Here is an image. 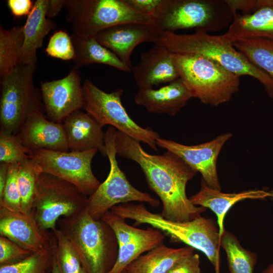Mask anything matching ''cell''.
Masks as SVG:
<instances>
[{
	"mask_svg": "<svg viewBox=\"0 0 273 273\" xmlns=\"http://www.w3.org/2000/svg\"><path fill=\"white\" fill-rule=\"evenodd\" d=\"M114 147L117 155L140 166L149 187L161 200L160 214L164 218L186 222L205 211L206 208L194 205L186 194L187 183L197 172L177 155L168 151L162 155L149 154L140 142L116 129Z\"/></svg>",
	"mask_w": 273,
	"mask_h": 273,
	"instance_id": "6da1fadb",
	"label": "cell"
},
{
	"mask_svg": "<svg viewBox=\"0 0 273 273\" xmlns=\"http://www.w3.org/2000/svg\"><path fill=\"white\" fill-rule=\"evenodd\" d=\"M111 211L125 219L134 220L133 226L149 224L162 232L172 242L184 243L202 252L214 272L220 273V237L217 223L212 219L200 216L186 222H174L150 211L143 204L132 202L116 205Z\"/></svg>",
	"mask_w": 273,
	"mask_h": 273,
	"instance_id": "7a4b0ae2",
	"label": "cell"
},
{
	"mask_svg": "<svg viewBox=\"0 0 273 273\" xmlns=\"http://www.w3.org/2000/svg\"><path fill=\"white\" fill-rule=\"evenodd\" d=\"M57 225L70 241L85 273H108L115 264L118 245L112 228L102 219L93 218L85 210L63 217Z\"/></svg>",
	"mask_w": 273,
	"mask_h": 273,
	"instance_id": "3957f363",
	"label": "cell"
},
{
	"mask_svg": "<svg viewBox=\"0 0 273 273\" xmlns=\"http://www.w3.org/2000/svg\"><path fill=\"white\" fill-rule=\"evenodd\" d=\"M154 43L166 47L172 53L206 57L240 76L254 78L263 85L268 95L273 98V79L250 62L223 35H213L203 32L185 34L164 32L157 35Z\"/></svg>",
	"mask_w": 273,
	"mask_h": 273,
	"instance_id": "277c9868",
	"label": "cell"
},
{
	"mask_svg": "<svg viewBox=\"0 0 273 273\" xmlns=\"http://www.w3.org/2000/svg\"><path fill=\"white\" fill-rule=\"evenodd\" d=\"M234 17L225 0H162L150 26L156 36L193 28L209 33L229 26Z\"/></svg>",
	"mask_w": 273,
	"mask_h": 273,
	"instance_id": "5b68a950",
	"label": "cell"
},
{
	"mask_svg": "<svg viewBox=\"0 0 273 273\" xmlns=\"http://www.w3.org/2000/svg\"><path fill=\"white\" fill-rule=\"evenodd\" d=\"M179 78L193 98L205 105L217 106L239 90L240 76L206 57L171 54Z\"/></svg>",
	"mask_w": 273,
	"mask_h": 273,
	"instance_id": "8992f818",
	"label": "cell"
},
{
	"mask_svg": "<svg viewBox=\"0 0 273 273\" xmlns=\"http://www.w3.org/2000/svg\"><path fill=\"white\" fill-rule=\"evenodd\" d=\"M64 8L73 33L81 37H94L122 24L153 23L152 17L134 10L125 0H65Z\"/></svg>",
	"mask_w": 273,
	"mask_h": 273,
	"instance_id": "52a82bcc",
	"label": "cell"
},
{
	"mask_svg": "<svg viewBox=\"0 0 273 273\" xmlns=\"http://www.w3.org/2000/svg\"><path fill=\"white\" fill-rule=\"evenodd\" d=\"M82 109L94 118L103 127L110 125L130 138L148 145L157 151L156 141L159 134L150 127L144 128L129 116L122 105L123 91L118 88L107 93L86 79L82 85Z\"/></svg>",
	"mask_w": 273,
	"mask_h": 273,
	"instance_id": "ba28073f",
	"label": "cell"
},
{
	"mask_svg": "<svg viewBox=\"0 0 273 273\" xmlns=\"http://www.w3.org/2000/svg\"><path fill=\"white\" fill-rule=\"evenodd\" d=\"M115 130V128L110 126L105 132L107 156L110 163L109 174L96 191L87 197L85 207L88 214L95 219H101L118 204L137 201L147 203L153 207L160 205L159 200L134 188L119 167L114 147Z\"/></svg>",
	"mask_w": 273,
	"mask_h": 273,
	"instance_id": "9c48e42d",
	"label": "cell"
},
{
	"mask_svg": "<svg viewBox=\"0 0 273 273\" xmlns=\"http://www.w3.org/2000/svg\"><path fill=\"white\" fill-rule=\"evenodd\" d=\"M36 64H20L1 78L0 130L16 134L28 114L40 107L33 84Z\"/></svg>",
	"mask_w": 273,
	"mask_h": 273,
	"instance_id": "30bf717a",
	"label": "cell"
},
{
	"mask_svg": "<svg viewBox=\"0 0 273 273\" xmlns=\"http://www.w3.org/2000/svg\"><path fill=\"white\" fill-rule=\"evenodd\" d=\"M87 199L72 184L42 172L38 179L32 213L43 230L52 231L60 218L71 216L83 210Z\"/></svg>",
	"mask_w": 273,
	"mask_h": 273,
	"instance_id": "8fae6325",
	"label": "cell"
},
{
	"mask_svg": "<svg viewBox=\"0 0 273 273\" xmlns=\"http://www.w3.org/2000/svg\"><path fill=\"white\" fill-rule=\"evenodd\" d=\"M98 151L97 149L80 152L40 149L32 150L30 158L37 163L42 172L69 182L88 197L101 184L92 168L93 159Z\"/></svg>",
	"mask_w": 273,
	"mask_h": 273,
	"instance_id": "7c38bea8",
	"label": "cell"
},
{
	"mask_svg": "<svg viewBox=\"0 0 273 273\" xmlns=\"http://www.w3.org/2000/svg\"><path fill=\"white\" fill-rule=\"evenodd\" d=\"M101 219L113 230L118 245L116 261L108 273H121L141 255L164 243L165 235L160 231L153 227L141 229L130 225L111 211Z\"/></svg>",
	"mask_w": 273,
	"mask_h": 273,
	"instance_id": "4fadbf2b",
	"label": "cell"
},
{
	"mask_svg": "<svg viewBox=\"0 0 273 273\" xmlns=\"http://www.w3.org/2000/svg\"><path fill=\"white\" fill-rule=\"evenodd\" d=\"M232 136L230 132L224 133L208 142L192 146L161 138L157 139L156 143L158 147L175 154L191 168L200 173L202 179L210 187L221 190L216 162L222 147Z\"/></svg>",
	"mask_w": 273,
	"mask_h": 273,
	"instance_id": "5bb4252c",
	"label": "cell"
},
{
	"mask_svg": "<svg viewBox=\"0 0 273 273\" xmlns=\"http://www.w3.org/2000/svg\"><path fill=\"white\" fill-rule=\"evenodd\" d=\"M0 235L4 236L32 253L44 256L53 253V233L43 230L33 213L12 211L0 208Z\"/></svg>",
	"mask_w": 273,
	"mask_h": 273,
	"instance_id": "9a60e30c",
	"label": "cell"
},
{
	"mask_svg": "<svg viewBox=\"0 0 273 273\" xmlns=\"http://www.w3.org/2000/svg\"><path fill=\"white\" fill-rule=\"evenodd\" d=\"M41 96L49 120L58 123L82 109V85L79 72L73 68L65 77L41 83Z\"/></svg>",
	"mask_w": 273,
	"mask_h": 273,
	"instance_id": "2e32d148",
	"label": "cell"
},
{
	"mask_svg": "<svg viewBox=\"0 0 273 273\" xmlns=\"http://www.w3.org/2000/svg\"><path fill=\"white\" fill-rule=\"evenodd\" d=\"M16 135L21 144L31 151H69L62 123L47 119L40 107L28 114Z\"/></svg>",
	"mask_w": 273,
	"mask_h": 273,
	"instance_id": "e0dca14e",
	"label": "cell"
},
{
	"mask_svg": "<svg viewBox=\"0 0 273 273\" xmlns=\"http://www.w3.org/2000/svg\"><path fill=\"white\" fill-rule=\"evenodd\" d=\"M94 37L131 69L130 57L135 48L143 42H154L156 35L150 25L125 23L107 28Z\"/></svg>",
	"mask_w": 273,
	"mask_h": 273,
	"instance_id": "ac0fdd59",
	"label": "cell"
},
{
	"mask_svg": "<svg viewBox=\"0 0 273 273\" xmlns=\"http://www.w3.org/2000/svg\"><path fill=\"white\" fill-rule=\"evenodd\" d=\"M171 54L166 47L157 43L141 53L140 63L131 69L139 89L169 83L179 78Z\"/></svg>",
	"mask_w": 273,
	"mask_h": 273,
	"instance_id": "d6986e66",
	"label": "cell"
},
{
	"mask_svg": "<svg viewBox=\"0 0 273 273\" xmlns=\"http://www.w3.org/2000/svg\"><path fill=\"white\" fill-rule=\"evenodd\" d=\"M62 125L70 151L97 149L104 157L107 156L103 126L87 113L80 110L76 111Z\"/></svg>",
	"mask_w": 273,
	"mask_h": 273,
	"instance_id": "ffe728a7",
	"label": "cell"
},
{
	"mask_svg": "<svg viewBox=\"0 0 273 273\" xmlns=\"http://www.w3.org/2000/svg\"><path fill=\"white\" fill-rule=\"evenodd\" d=\"M222 35L232 43L247 38L273 40V0H256V10L252 13H235L228 31Z\"/></svg>",
	"mask_w": 273,
	"mask_h": 273,
	"instance_id": "44dd1931",
	"label": "cell"
},
{
	"mask_svg": "<svg viewBox=\"0 0 273 273\" xmlns=\"http://www.w3.org/2000/svg\"><path fill=\"white\" fill-rule=\"evenodd\" d=\"M192 97L179 78L158 89H140L134 100L150 113L175 116Z\"/></svg>",
	"mask_w": 273,
	"mask_h": 273,
	"instance_id": "7402d4cb",
	"label": "cell"
},
{
	"mask_svg": "<svg viewBox=\"0 0 273 273\" xmlns=\"http://www.w3.org/2000/svg\"><path fill=\"white\" fill-rule=\"evenodd\" d=\"M268 198H273V193L261 189L248 190L239 193H223L221 190L210 187L202 179L199 191L189 198L194 205L209 208L215 214L221 237L224 231L225 216L233 205L247 199L264 200Z\"/></svg>",
	"mask_w": 273,
	"mask_h": 273,
	"instance_id": "603a6c76",
	"label": "cell"
},
{
	"mask_svg": "<svg viewBox=\"0 0 273 273\" xmlns=\"http://www.w3.org/2000/svg\"><path fill=\"white\" fill-rule=\"evenodd\" d=\"M49 0H37L23 26L24 34L21 64H36V52L45 37L55 28L54 22L47 17Z\"/></svg>",
	"mask_w": 273,
	"mask_h": 273,
	"instance_id": "cb8c5ba5",
	"label": "cell"
},
{
	"mask_svg": "<svg viewBox=\"0 0 273 273\" xmlns=\"http://www.w3.org/2000/svg\"><path fill=\"white\" fill-rule=\"evenodd\" d=\"M194 250L189 246L170 248L163 243L141 255L125 269L129 273H167L178 260L194 253Z\"/></svg>",
	"mask_w": 273,
	"mask_h": 273,
	"instance_id": "d4e9b609",
	"label": "cell"
},
{
	"mask_svg": "<svg viewBox=\"0 0 273 273\" xmlns=\"http://www.w3.org/2000/svg\"><path fill=\"white\" fill-rule=\"evenodd\" d=\"M71 36L75 51L74 69L92 64H101L122 71H131L130 68L112 52L100 44L95 37H81L73 33Z\"/></svg>",
	"mask_w": 273,
	"mask_h": 273,
	"instance_id": "484cf974",
	"label": "cell"
},
{
	"mask_svg": "<svg viewBox=\"0 0 273 273\" xmlns=\"http://www.w3.org/2000/svg\"><path fill=\"white\" fill-rule=\"evenodd\" d=\"M23 40V26H15L9 30H6L1 25V78L21 64Z\"/></svg>",
	"mask_w": 273,
	"mask_h": 273,
	"instance_id": "4316f807",
	"label": "cell"
},
{
	"mask_svg": "<svg viewBox=\"0 0 273 273\" xmlns=\"http://www.w3.org/2000/svg\"><path fill=\"white\" fill-rule=\"evenodd\" d=\"M220 246L226 253L229 273L253 272L257 255L244 248L234 234L224 230Z\"/></svg>",
	"mask_w": 273,
	"mask_h": 273,
	"instance_id": "83f0119b",
	"label": "cell"
},
{
	"mask_svg": "<svg viewBox=\"0 0 273 273\" xmlns=\"http://www.w3.org/2000/svg\"><path fill=\"white\" fill-rule=\"evenodd\" d=\"M233 45L250 62L273 79V40L247 38L237 40Z\"/></svg>",
	"mask_w": 273,
	"mask_h": 273,
	"instance_id": "f1b7e54d",
	"label": "cell"
},
{
	"mask_svg": "<svg viewBox=\"0 0 273 273\" xmlns=\"http://www.w3.org/2000/svg\"><path fill=\"white\" fill-rule=\"evenodd\" d=\"M42 171L37 163L30 158L19 163L18 182L21 196L22 211L32 213L38 177Z\"/></svg>",
	"mask_w": 273,
	"mask_h": 273,
	"instance_id": "f546056e",
	"label": "cell"
},
{
	"mask_svg": "<svg viewBox=\"0 0 273 273\" xmlns=\"http://www.w3.org/2000/svg\"><path fill=\"white\" fill-rule=\"evenodd\" d=\"M54 253L62 273H78L82 269L78 255L72 244L58 228L52 231Z\"/></svg>",
	"mask_w": 273,
	"mask_h": 273,
	"instance_id": "4dcf8cb0",
	"label": "cell"
},
{
	"mask_svg": "<svg viewBox=\"0 0 273 273\" xmlns=\"http://www.w3.org/2000/svg\"><path fill=\"white\" fill-rule=\"evenodd\" d=\"M32 151L24 147L16 134L0 130V162L20 163L30 158Z\"/></svg>",
	"mask_w": 273,
	"mask_h": 273,
	"instance_id": "1f68e13d",
	"label": "cell"
},
{
	"mask_svg": "<svg viewBox=\"0 0 273 273\" xmlns=\"http://www.w3.org/2000/svg\"><path fill=\"white\" fill-rule=\"evenodd\" d=\"M53 255L32 253L18 262L1 265L0 273H47Z\"/></svg>",
	"mask_w": 273,
	"mask_h": 273,
	"instance_id": "d6a6232c",
	"label": "cell"
},
{
	"mask_svg": "<svg viewBox=\"0 0 273 273\" xmlns=\"http://www.w3.org/2000/svg\"><path fill=\"white\" fill-rule=\"evenodd\" d=\"M19 167V163L9 164L3 195L0 199V208L21 212V196L18 182Z\"/></svg>",
	"mask_w": 273,
	"mask_h": 273,
	"instance_id": "836d02e7",
	"label": "cell"
},
{
	"mask_svg": "<svg viewBox=\"0 0 273 273\" xmlns=\"http://www.w3.org/2000/svg\"><path fill=\"white\" fill-rule=\"evenodd\" d=\"M45 51L48 56L65 61L73 60L75 51L71 35L59 30L50 37Z\"/></svg>",
	"mask_w": 273,
	"mask_h": 273,
	"instance_id": "e575fe53",
	"label": "cell"
},
{
	"mask_svg": "<svg viewBox=\"0 0 273 273\" xmlns=\"http://www.w3.org/2000/svg\"><path fill=\"white\" fill-rule=\"evenodd\" d=\"M32 253L10 239L0 235L1 265L18 262Z\"/></svg>",
	"mask_w": 273,
	"mask_h": 273,
	"instance_id": "d590c367",
	"label": "cell"
},
{
	"mask_svg": "<svg viewBox=\"0 0 273 273\" xmlns=\"http://www.w3.org/2000/svg\"><path fill=\"white\" fill-rule=\"evenodd\" d=\"M199 255L195 253L178 260L167 273H201Z\"/></svg>",
	"mask_w": 273,
	"mask_h": 273,
	"instance_id": "8d00e7d4",
	"label": "cell"
},
{
	"mask_svg": "<svg viewBox=\"0 0 273 273\" xmlns=\"http://www.w3.org/2000/svg\"><path fill=\"white\" fill-rule=\"evenodd\" d=\"M137 11L153 18L162 0H125Z\"/></svg>",
	"mask_w": 273,
	"mask_h": 273,
	"instance_id": "74e56055",
	"label": "cell"
},
{
	"mask_svg": "<svg viewBox=\"0 0 273 273\" xmlns=\"http://www.w3.org/2000/svg\"><path fill=\"white\" fill-rule=\"evenodd\" d=\"M7 3L12 13L16 17L28 16L33 6L30 0H8Z\"/></svg>",
	"mask_w": 273,
	"mask_h": 273,
	"instance_id": "f35d334b",
	"label": "cell"
},
{
	"mask_svg": "<svg viewBox=\"0 0 273 273\" xmlns=\"http://www.w3.org/2000/svg\"><path fill=\"white\" fill-rule=\"evenodd\" d=\"M225 1L234 14L241 11L242 14H249L256 10V0Z\"/></svg>",
	"mask_w": 273,
	"mask_h": 273,
	"instance_id": "ab89813d",
	"label": "cell"
},
{
	"mask_svg": "<svg viewBox=\"0 0 273 273\" xmlns=\"http://www.w3.org/2000/svg\"><path fill=\"white\" fill-rule=\"evenodd\" d=\"M65 0H49L47 17H54L64 8Z\"/></svg>",
	"mask_w": 273,
	"mask_h": 273,
	"instance_id": "60d3db41",
	"label": "cell"
},
{
	"mask_svg": "<svg viewBox=\"0 0 273 273\" xmlns=\"http://www.w3.org/2000/svg\"><path fill=\"white\" fill-rule=\"evenodd\" d=\"M9 164L1 163L0 164V199H2L8 175Z\"/></svg>",
	"mask_w": 273,
	"mask_h": 273,
	"instance_id": "b9f144b4",
	"label": "cell"
},
{
	"mask_svg": "<svg viewBox=\"0 0 273 273\" xmlns=\"http://www.w3.org/2000/svg\"><path fill=\"white\" fill-rule=\"evenodd\" d=\"M51 273H62L60 266L57 262L53 252L52 263L51 266Z\"/></svg>",
	"mask_w": 273,
	"mask_h": 273,
	"instance_id": "7bdbcfd3",
	"label": "cell"
},
{
	"mask_svg": "<svg viewBox=\"0 0 273 273\" xmlns=\"http://www.w3.org/2000/svg\"><path fill=\"white\" fill-rule=\"evenodd\" d=\"M260 273H273V262L268 265Z\"/></svg>",
	"mask_w": 273,
	"mask_h": 273,
	"instance_id": "ee69618b",
	"label": "cell"
},
{
	"mask_svg": "<svg viewBox=\"0 0 273 273\" xmlns=\"http://www.w3.org/2000/svg\"><path fill=\"white\" fill-rule=\"evenodd\" d=\"M78 273H85V272L84 271V270L82 268L81 270Z\"/></svg>",
	"mask_w": 273,
	"mask_h": 273,
	"instance_id": "f6af8a7d",
	"label": "cell"
},
{
	"mask_svg": "<svg viewBox=\"0 0 273 273\" xmlns=\"http://www.w3.org/2000/svg\"><path fill=\"white\" fill-rule=\"evenodd\" d=\"M121 273H129L126 269H124Z\"/></svg>",
	"mask_w": 273,
	"mask_h": 273,
	"instance_id": "bcb514c9",
	"label": "cell"
}]
</instances>
